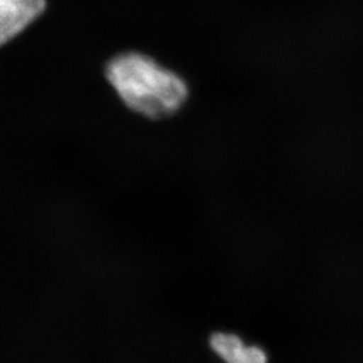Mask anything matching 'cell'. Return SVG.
<instances>
[{"instance_id": "7a4b0ae2", "label": "cell", "mask_w": 363, "mask_h": 363, "mask_svg": "<svg viewBox=\"0 0 363 363\" xmlns=\"http://www.w3.org/2000/svg\"><path fill=\"white\" fill-rule=\"evenodd\" d=\"M46 7L48 0H0V46L21 35Z\"/></svg>"}, {"instance_id": "6da1fadb", "label": "cell", "mask_w": 363, "mask_h": 363, "mask_svg": "<svg viewBox=\"0 0 363 363\" xmlns=\"http://www.w3.org/2000/svg\"><path fill=\"white\" fill-rule=\"evenodd\" d=\"M105 78L127 108L147 118L172 116L189 99L187 82L143 52L117 54L105 65Z\"/></svg>"}, {"instance_id": "3957f363", "label": "cell", "mask_w": 363, "mask_h": 363, "mask_svg": "<svg viewBox=\"0 0 363 363\" xmlns=\"http://www.w3.org/2000/svg\"><path fill=\"white\" fill-rule=\"evenodd\" d=\"M210 347L223 363H268V354L262 347L247 343L233 333L213 334Z\"/></svg>"}]
</instances>
